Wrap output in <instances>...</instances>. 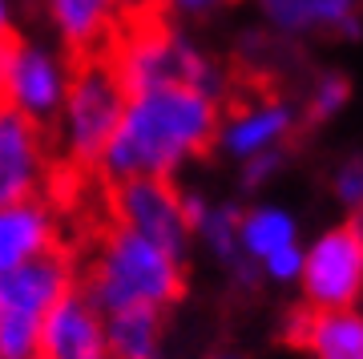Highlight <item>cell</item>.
<instances>
[{"mask_svg":"<svg viewBox=\"0 0 363 359\" xmlns=\"http://www.w3.org/2000/svg\"><path fill=\"white\" fill-rule=\"evenodd\" d=\"M222 97L194 85H166L130 97L125 117L101 158L109 182L174 178L218 141Z\"/></svg>","mask_w":363,"mask_h":359,"instance_id":"obj_1","label":"cell"},{"mask_svg":"<svg viewBox=\"0 0 363 359\" xmlns=\"http://www.w3.org/2000/svg\"><path fill=\"white\" fill-rule=\"evenodd\" d=\"M85 295L105 311H162L166 315L186 291V258L117 226L105 231L85 270Z\"/></svg>","mask_w":363,"mask_h":359,"instance_id":"obj_2","label":"cell"},{"mask_svg":"<svg viewBox=\"0 0 363 359\" xmlns=\"http://www.w3.org/2000/svg\"><path fill=\"white\" fill-rule=\"evenodd\" d=\"M109 65L117 69L130 97L166 89V85H194V89H206L214 97H222V89H226L222 65L198 49L194 40H186L182 33L162 25H142L138 33H130L113 49Z\"/></svg>","mask_w":363,"mask_h":359,"instance_id":"obj_3","label":"cell"},{"mask_svg":"<svg viewBox=\"0 0 363 359\" xmlns=\"http://www.w3.org/2000/svg\"><path fill=\"white\" fill-rule=\"evenodd\" d=\"M77 291L65 250L28 263L0 279V359H37L49 315Z\"/></svg>","mask_w":363,"mask_h":359,"instance_id":"obj_4","label":"cell"},{"mask_svg":"<svg viewBox=\"0 0 363 359\" xmlns=\"http://www.w3.org/2000/svg\"><path fill=\"white\" fill-rule=\"evenodd\" d=\"M125 105H130V93L117 77V69L109 65V57L73 69L69 97L57 114V133H61V150L69 162L101 166L105 150L125 117Z\"/></svg>","mask_w":363,"mask_h":359,"instance_id":"obj_5","label":"cell"},{"mask_svg":"<svg viewBox=\"0 0 363 359\" xmlns=\"http://www.w3.org/2000/svg\"><path fill=\"white\" fill-rule=\"evenodd\" d=\"M303 303L311 311H347L363 303V219L327 226L307 246Z\"/></svg>","mask_w":363,"mask_h":359,"instance_id":"obj_6","label":"cell"},{"mask_svg":"<svg viewBox=\"0 0 363 359\" xmlns=\"http://www.w3.org/2000/svg\"><path fill=\"white\" fill-rule=\"evenodd\" d=\"M73 85V69L61 53L4 33L0 37V101L33 121H52Z\"/></svg>","mask_w":363,"mask_h":359,"instance_id":"obj_7","label":"cell"},{"mask_svg":"<svg viewBox=\"0 0 363 359\" xmlns=\"http://www.w3.org/2000/svg\"><path fill=\"white\" fill-rule=\"evenodd\" d=\"M117 226L142 234L150 243L174 250L178 258H186L190 243H194V226L186 214V198L182 190H174V182L166 178H130V182H113L109 194Z\"/></svg>","mask_w":363,"mask_h":359,"instance_id":"obj_8","label":"cell"},{"mask_svg":"<svg viewBox=\"0 0 363 359\" xmlns=\"http://www.w3.org/2000/svg\"><path fill=\"white\" fill-rule=\"evenodd\" d=\"M298 129V109L283 97H262V101H242L230 114H222L218 126V154L230 162H250L271 150H286V141Z\"/></svg>","mask_w":363,"mask_h":359,"instance_id":"obj_9","label":"cell"},{"mask_svg":"<svg viewBox=\"0 0 363 359\" xmlns=\"http://www.w3.org/2000/svg\"><path fill=\"white\" fill-rule=\"evenodd\" d=\"M45 182V133L40 121L0 101V206L37 198Z\"/></svg>","mask_w":363,"mask_h":359,"instance_id":"obj_10","label":"cell"},{"mask_svg":"<svg viewBox=\"0 0 363 359\" xmlns=\"http://www.w3.org/2000/svg\"><path fill=\"white\" fill-rule=\"evenodd\" d=\"M37 359H109L105 311L85 291H73L45 323Z\"/></svg>","mask_w":363,"mask_h":359,"instance_id":"obj_11","label":"cell"},{"mask_svg":"<svg viewBox=\"0 0 363 359\" xmlns=\"http://www.w3.org/2000/svg\"><path fill=\"white\" fill-rule=\"evenodd\" d=\"M262 21L286 37H327L359 40L363 37V0H255Z\"/></svg>","mask_w":363,"mask_h":359,"instance_id":"obj_12","label":"cell"},{"mask_svg":"<svg viewBox=\"0 0 363 359\" xmlns=\"http://www.w3.org/2000/svg\"><path fill=\"white\" fill-rule=\"evenodd\" d=\"M52 250H61L57 246V219L40 198L0 206V279L52 255Z\"/></svg>","mask_w":363,"mask_h":359,"instance_id":"obj_13","label":"cell"},{"mask_svg":"<svg viewBox=\"0 0 363 359\" xmlns=\"http://www.w3.org/2000/svg\"><path fill=\"white\" fill-rule=\"evenodd\" d=\"M182 198H186V214H190V226H194L198 243L206 246L230 275H238L247 282L255 279L259 270L250 267V258L242 255V243H238L242 210L234 202H210L206 194H198V190H182Z\"/></svg>","mask_w":363,"mask_h":359,"instance_id":"obj_14","label":"cell"},{"mask_svg":"<svg viewBox=\"0 0 363 359\" xmlns=\"http://www.w3.org/2000/svg\"><path fill=\"white\" fill-rule=\"evenodd\" d=\"M295 339L311 359H363V311H303L291 319Z\"/></svg>","mask_w":363,"mask_h":359,"instance_id":"obj_15","label":"cell"},{"mask_svg":"<svg viewBox=\"0 0 363 359\" xmlns=\"http://www.w3.org/2000/svg\"><path fill=\"white\" fill-rule=\"evenodd\" d=\"M52 33L65 40L73 53L97 49L113 33L125 0H40Z\"/></svg>","mask_w":363,"mask_h":359,"instance_id":"obj_16","label":"cell"},{"mask_svg":"<svg viewBox=\"0 0 363 359\" xmlns=\"http://www.w3.org/2000/svg\"><path fill=\"white\" fill-rule=\"evenodd\" d=\"M238 243H242V255L250 258V267L259 270L271 255H279L286 246H298V219L279 202H255L242 210Z\"/></svg>","mask_w":363,"mask_h":359,"instance_id":"obj_17","label":"cell"},{"mask_svg":"<svg viewBox=\"0 0 363 359\" xmlns=\"http://www.w3.org/2000/svg\"><path fill=\"white\" fill-rule=\"evenodd\" d=\"M109 323V359H162V311H121Z\"/></svg>","mask_w":363,"mask_h":359,"instance_id":"obj_18","label":"cell"},{"mask_svg":"<svg viewBox=\"0 0 363 359\" xmlns=\"http://www.w3.org/2000/svg\"><path fill=\"white\" fill-rule=\"evenodd\" d=\"M351 101V81L347 73H323V77L311 85L307 93V105H303V121H311V126H327V121H335Z\"/></svg>","mask_w":363,"mask_h":359,"instance_id":"obj_19","label":"cell"},{"mask_svg":"<svg viewBox=\"0 0 363 359\" xmlns=\"http://www.w3.org/2000/svg\"><path fill=\"white\" fill-rule=\"evenodd\" d=\"M331 198L343 219H363V154H347L331 170Z\"/></svg>","mask_w":363,"mask_h":359,"instance_id":"obj_20","label":"cell"},{"mask_svg":"<svg viewBox=\"0 0 363 359\" xmlns=\"http://www.w3.org/2000/svg\"><path fill=\"white\" fill-rule=\"evenodd\" d=\"M303 267H307V246H286L279 255H271L259 267V279L274 282V287H298L303 282Z\"/></svg>","mask_w":363,"mask_h":359,"instance_id":"obj_21","label":"cell"},{"mask_svg":"<svg viewBox=\"0 0 363 359\" xmlns=\"http://www.w3.org/2000/svg\"><path fill=\"white\" fill-rule=\"evenodd\" d=\"M286 166V150H271V154H259L250 158V162H242V174H238V182H242V190H262L267 182L279 178V170Z\"/></svg>","mask_w":363,"mask_h":359,"instance_id":"obj_22","label":"cell"},{"mask_svg":"<svg viewBox=\"0 0 363 359\" xmlns=\"http://www.w3.org/2000/svg\"><path fill=\"white\" fill-rule=\"evenodd\" d=\"M166 4L182 16H210L214 9H222L226 0H166Z\"/></svg>","mask_w":363,"mask_h":359,"instance_id":"obj_23","label":"cell"},{"mask_svg":"<svg viewBox=\"0 0 363 359\" xmlns=\"http://www.w3.org/2000/svg\"><path fill=\"white\" fill-rule=\"evenodd\" d=\"M9 21H13V4H9V0H0V37L9 33Z\"/></svg>","mask_w":363,"mask_h":359,"instance_id":"obj_24","label":"cell"},{"mask_svg":"<svg viewBox=\"0 0 363 359\" xmlns=\"http://www.w3.org/2000/svg\"><path fill=\"white\" fill-rule=\"evenodd\" d=\"M206 359H242V355H234V351H214V355H206Z\"/></svg>","mask_w":363,"mask_h":359,"instance_id":"obj_25","label":"cell"}]
</instances>
